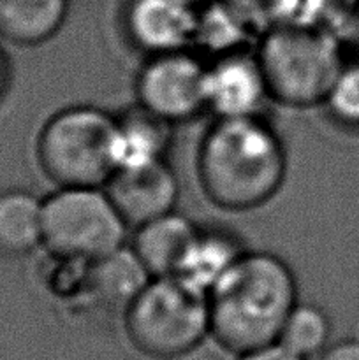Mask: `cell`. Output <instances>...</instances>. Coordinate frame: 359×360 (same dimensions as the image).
Listing matches in <instances>:
<instances>
[{"label": "cell", "mask_w": 359, "mask_h": 360, "mask_svg": "<svg viewBox=\"0 0 359 360\" xmlns=\"http://www.w3.org/2000/svg\"><path fill=\"white\" fill-rule=\"evenodd\" d=\"M199 225L178 211L136 227L130 248L151 278L175 276Z\"/></svg>", "instance_id": "obj_12"}, {"label": "cell", "mask_w": 359, "mask_h": 360, "mask_svg": "<svg viewBox=\"0 0 359 360\" xmlns=\"http://www.w3.org/2000/svg\"><path fill=\"white\" fill-rule=\"evenodd\" d=\"M331 320L324 309L313 304H299L285 320L278 343L303 359L320 355L329 347Z\"/></svg>", "instance_id": "obj_18"}, {"label": "cell", "mask_w": 359, "mask_h": 360, "mask_svg": "<svg viewBox=\"0 0 359 360\" xmlns=\"http://www.w3.org/2000/svg\"><path fill=\"white\" fill-rule=\"evenodd\" d=\"M69 13V0H0V39L34 48L55 37Z\"/></svg>", "instance_id": "obj_15"}, {"label": "cell", "mask_w": 359, "mask_h": 360, "mask_svg": "<svg viewBox=\"0 0 359 360\" xmlns=\"http://www.w3.org/2000/svg\"><path fill=\"white\" fill-rule=\"evenodd\" d=\"M210 336L236 355L278 343L298 306V281L282 257L246 250L208 294Z\"/></svg>", "instance_id": "obj_2"}, {"label": "cell", "mask_w": 359, "mask_h": 360, "mask_svg": "<svg viewBox=\"0 0 359 360\" xmlns=\"http://www.w3.org/2000/svg\"><path fill=\"white\" fill-rule=\"evenodd\" d=\"M127 231L104 186H67L42 200V246L62 260L94 262L125 246Z\"/></svg>", "instance_id": "obj_6"}, {"label": "cell", "mask_w": 359, "mask_h": 360, "mask_svg": "<svg viewBox=\"0 0 359 360\" xmlns=\"http://www.w3.org/2000/svg\"><path fill=\"white\" fill-rule=\"evenodd\" d=\"M245 252L241 239L229 229L199 225L175 276L208 295Z\"/></svg>", "instance_id": "obj_13"}, {"label": "cell", "mask_w": 359, "mask_h": 360, "mask_svg": "<svg viewBox=\"0 0 359 360\" xmlns=\"http://www.w3.org/2000/svg\"><path fill=\"white\" fill-rule=\"evenodd\" d=\"M11 74H13V70H11L9 58H7L6 51L0 48V101L6 97L11 86Z\"/></svg>", "instance_id": "obj_23"}, {"label": "cell", "mask_w": 359, "mask_h": 360, "mask_svg": "<svg viewBox=\"0 0 359 360\" xmlns=\"http://www.w3.org/2000/svg\"><path fill=\"white\" fill-rule=\"evenodd\" d=\"M273 102L256 49L217 56L206 69V112L215 120L264 116Z\"/></svg>", "instance_id": "obj_8"}, {"label": "cell", "mask_w": 359, "mask_h": 360, "mask_svg": "<svg viewBox=\"0 0 359 360\" xmlns=\"http://www.w3.org/2000/svg\"><path fill=\"white\" fill-rule=\"evenodd\" d=\"M151 281V274L130 246L87 264L84 290L102 308L125 311Z\"/></svg>", "instance_id": "obj_11"}, {"label": "cell", "mask_w": 359, "mask_h": 360, "mask_svg": "<svg viewBox=\"0 0 359 360\" xmlns=\"http://www.w3.org/2000/svg\"><path fill=\"white\" fill-rule=\"evenodd\" d=\"M206 69L192 49L148 56L136 76V104L175 127L190 122L206 112Z\"/></svg>", "instance_id": "obj_7"}, {"label": "cell", "mask_w": 359, "mask_h": 360, "mask_svg": "<svg viewBox=\"0 0 359 360\" xmlns=\"http://www.w3.org/2000/svg\"><path fill=\"white\" fill-rule=\"evenodd\" d=\"M187 2H190L192 6H196V7H201V6H204V4L213 2V0H187Z\"/></svg>", "instance_id": "obj_25"}, {"label": "cell", "mask_w": 359, "mask_h": 360, "mask_svg": "<svg viewBox=\"0 0 359 360\" xmlns=\"http://www.w3.org/2000/svg\"><path fill=\"white\" fill-rule=\"evenodd\" d=\"M196 172L213 206L246 213L270 202L287 176V151L264 116L215 120L197 146Z\"/></svg>", "instance_id": "obj_1"}, {"label": "cell", "mask_w": 359, "mask_h": 360, "mask_svg": "<svg viewBox=\"0 0 359 360\" xmlns=\"http://www.w3.org/2000/svg\"><path fill=\"white\" fill-rule=\"evenodd\" d=\"M116 171L164 162L172 144L175 125L139 104L115 115Z\"/></svg>", "instance_id": "obj_14"}, {"label": "cell", "mask_w": 359, "mask_h": 360, "mask_svg": "<svg viewBox=\"0 0 359 360\" xmlns=\"http://www.w3.org/2000/svg\"><path fill=\"white\" fill-rule=\"evenodd\" d=\"M197 9L187 0H125L123 34L146 58L194 49Z\"/></svg>", "instance_id": "obj_9"}, {"label": "cell", "mask_w": 359, "mask_h": 360, "mask_svg": "<svg viewBox=\"0 0 359 360\" xmlns=\"http://www.w3.org/2000/svg\"><path fill=\"white\" fill-rule=\"evenodd\" d=\"M253 32L222 0H213L197 9L194 48L211 58L248 48Z\"/></svg>", "instance_id": "obj_17"}, {"label": "cell", "mask_w": 359, "mask_h": 360, "mask_svg": "<svg viewBox=\"0 0 359 360\" xmlns=\"http://www.w3.org/2000/svg\"><path fill=\"white\" fill-rule=\"evenodd\" d=\"M123 320L130 343L141 354L180 359L210 336V302L180 278H151L123 311Z\"/></svg>", "instance_id": "obj_5"}, {"label": "cell", "mask_w": 359, "mask_h": 360, "mask_svg": "<svg viewBox=\"0 0 359 360\" xmlns=\"http://www.w3.org/2000/svg\"><path fill=\"white\" fill-rule=\"evenodd\" d=\"M42 200L23 188L0 192V255L25 257L42 246Z\"/></svg>", "instance_id": "obj_16"}, {"label": "cell", "mask_w": 359, "mask_h": 360, "mask_svg": "<svg viewBox=\"0 0 359 360\" xmlns=\"http://www.w3.org/2000/svg\"><path fill=\"white\" fill-rule=\"evenodd\" d=\"M231 7L253 34L264 32L287 23H296L301 14L303 0H222Z\"/></svg>", "instance_id": "obj_20"}, {"label": "cell", "mask_w": 359, "mask_h": 360, "mask_svg": "<svg viewBox=\"0 0 359 360\" xmlns=\"http://www.w3.org/2000/svg\"><path fill=\"white\" fill-rule=\"evenodd\" d=\"M238 360H305L299 355H296L294 352H291L289 348H285L284 345L273 343L270 347L259 348V350L246 352V354L238 355Z\"/></svg>", "instance_id": "obj_21"}, {"label": "cell", "mask_w": 359, "mask_h": 360, "mask_svg": "<svg viewBox=\"0 0 359 360\" xmlns=\"http://www.w3.org/2000/svg\"><path fill=\"white\" fill-rule=\"evenodd\" d=\"M322 105L338 127L359 132V58L345 63Z\"/></svg>", "instance_id": "obj_19"}, {"label": "cell", "mask_w": 359, "mask_h": 360, "mask_svg": "<svg viewBox=\"0 0 359 360\" xmlns=\"http://www.w3.org/2000/svg\"><path fill=\"white\" fill-rule=\"evenodd\" d=\"M351 39L359 51V11H355V13L351 16Z\"/></svg>", "instance_id": "obj_24"}, {"label": "cell", "mask_w": 359, "mask_h": 360, "mask_svg": "<svg viewBox=\"0 0 359 360\" xmlns=\"http://www.w3.org/2000/svg\"><path fill=\"white\" fill-rule=\"evenodd\" d=\"M256 53L273 102L296 109L322 105L347 63L340 34L306 23L264 32Z\"/></svg>", "instance_id": "obj_3"}, {"label": "cell", "mask_w": 359, "mask_h": 360, "mask_svg": "<svg viewBox=\"0 0 359 360\" xmlns=\"http://www.w3.org/2000/svg\"><path fill=\"white\" fill-rule=\"evenodd\" d=\"M319 360H359V341L341 340L338 343L329 345L320 354Z\"/></svg>", "instance_id": "obj_22"}, {"label": "cell", "mask_w": 359, "mask_h": 360, "mask_svg": "<svg viewBox=\"0 0 359 360\" xmlns=\"http://www.w3.org/2000/svg\"><path fill=\"white\" fill-rule=\"evenodd\" d=\"M115 130V115L97 105L60 109L39 132V167L58 188L104 186L116 171Z\"/></svg>", "instance_id": "obj_4"}, {"label": "cell", "mask_w": 359, "mask_h": 360, "mask_svg": "<svg viewBox=\"0 0 359 360\" xmlns=\"http://www.w3.org/2000/svg\"><path fill=\"white\" fill-rule=\"evenodd\" d=\"M129 227L176 211L180 181L168 160L141 167L118 169L104 185Z\"/></svg>", "instance_id": "obj_10"}]
</instances>
